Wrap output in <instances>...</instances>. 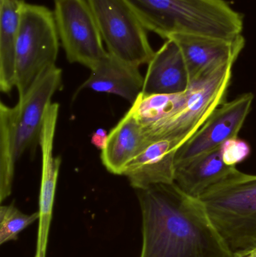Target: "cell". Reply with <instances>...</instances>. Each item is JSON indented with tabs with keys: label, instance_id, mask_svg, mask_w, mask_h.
<instances>
[{
	"label": "cell",
	"instance_id": "6da1fadb",
	"mask_svg": "<svg viewBox=\"0 0 256 257\" xmlns=\"http://www.w3.org/2000/svg\"><path fill=\"white\" fill-rule=\"evenodd\" d=\"M142 217L140 257H234L203 202L175 183L137 190Z\"/></svg>",
	"mask_w": 256,
	"mask_h": 257
},
{
	"label": "cell",
	"instance_id": "7a4b0ae2",
	"mask_svg": "<svg viewBox=\"0 0 256 257\" xmlns=\"http://www.w3.org/2000/svg\"><path fill=\"white\" fill-rule=\"evenodd\" d=\"M198 199L234 257L256 251V175L236 169Z\"/></svg>",
	"mask_w": 256,
	"mask_h": 257
},
{
	"label": "cell",
	"instance_id": "3957f363",
	"mask_svg": "<svg viewBox=\"0 0 256 257\" xmlns=\"http://www.w3.org/2000/svg\"><path fill=\"white\" fill-rule=\"evenodd\" d=\"M148 31L164 39L179 35L222 38L233 21L224 0H123Z\"/></svg>",
	"mask_w": 256,
	"mask_h": 257
},
{
	"label": "cell",
	"instance_id": "277c9868",
	"mask_svg": "<svg viewBox=\"0 0 256 257\" xmlns=\"http://www.w3.org/2000/svg\"><path fill=\"white\" fill-rule=\"evenodd\" d=\"M60 38L54 12L40 5L24 3L16 45L15 87L24 96L42 74L56 66Z\"/></svg>",
	"mask_w": 256,
	"mask_h": 257
},
{
	"label": "cell",
	"instance_id": "5b68a950",
	"mask_svg": "<svg viewBox=\"0 0 256 257\" xmlns=\"http://www.w3.org/2000/svg\"><path fill=\"white\" fill-rule=\"evenodd\" d=\"M110 55L139 67L155 52L139 18L123 0H87Z\"/></svg>",
	"mask_w": 256,
	"mask_h": 257
},
{
	"label": "cell",
	"instance_id": "8992f818",
	"mask_svg": "<svg viewBox=\"0 0 256 257\" xmlns=\"http://www.w3.org/2000/svg\"><path fill=\"white\" fill-rule=\"evenodd\" d=\"M60 43L71 63L92 70L108 54L87 0H54Z\"/></svg>",
	"mask_w": 256,
	"mask_h": 257
},
{
	"label": "cell",
	"instance_id": "52a82bcc",
	"mask_svg": "<svg viewBox=\"0 0 256 257\" xmlns=\"http://www.w3.org/2000/svg\"><path fill=\"white\" fill-rule=\"evenodd\" d=\"M253 99L252 93H246L216 108L201 127L177 151L176 167L216 149L228 139L237 137Z\"/></svg>",
	"mask_w": 256,
	"mask_h": 257
},
{
	"label": "cell",
	"instance_id": "ba28073f",
	"mask_svg": "<svg viewBox=\"0 0 256 257\" xmlns=\"http://www.w3.org/2000/svg\"><path fill=\"white\" fill-rule=\"evenodd\" d=\"M61 83L62 70L54 66L38 78L19 98L18 104L12 107L18 160L36 139L39 140L45 112Z\"/></svg>",
	"mask_w": 256,
	"mask_h": 257
},
{
	"label": "cell",
	"instance_id": "9c48e42d",
	"mask_svg": "<svg viewBox=\"0 0 256 257\" xmlns=\"http://www.w3.org/2000/svg\"><path fill=\"white\" fill-rule=\"evenodd\" d=\"M141 94H176L186 91L191 80L184 57L174 39H167L149 62Z\"/></svg>",
	"mask_w": 256,
	"mask_h": 257
},
{
	"label": "cell",
	"instance_id": "30bf717a",
	"mask_svg": "<svg viewBox=\"0 0 256 257\" xmlns=\"http://www.w3.org/2000/svg\"><path fill=\"white\" fill-rule=\"evenodd\" d=\"M171 39L181 50L191 81L212 66L235 62L245 45L242 34L231 39L198 35H179Z\"/></svg>",
	"mask_w": 256,
	"mask_h": 257
},
{
	"label": "cell",
	"instance_id": "8fae6325",
	"mask_svg": "<svg viewBox=\"0 0 256 257\" xmlns=\"http://www.w3.org/2000/svg\"><path fill=\"white\" fill-rule=\"evenodd\" d=\"M177 145L169 140L150 142L126 166L123 175L135 190L174 182Z\"/></svg>",
	"mask_w": 256,
	"mask_h": 257
},
{
	"label": "cell",
	"instance_id": "7c38bea8",
	"mask_svg": "<svg viewBox=\"0 0 256 257\" xmlns=\"http://www.w3.org/2000/svg\"><path fill=\"white\" fill-rule=\"evenodd\" d=\"M144 78L139 67L124 63L109 54L91 70L80 90L117 95L132 104L142 93Z\"/></svg>",
	"mask_w": 256,
	"mask_h": 257
},
{
	"label": "cell",
	"instance_id": "4fadbf2b",
	"mask_svg": "<svg viewBox=\"0 0 256 257\" xmlns=\"http://www.w3.org/2000/svg\"><path fill=\"white\" fill-rule=\"evenodd\" d=\"M142 126L129 110L108 133L101 159L107 170L123 175L126 166L148 145Z\"/></svg>",
	"mask_w": 256,
	"mask_h": 257
},
{
	"label": "cell",
	"instance_id": "5bb4252c",
	"mask_svg": "<svg viewBox=\"0 0 256 257\" xmlns=\"http://www.w3.org/2000/svg\"><path fill=\"white\" fill-rule=\"evenodd\" d=\"M60 105L51 103L45 112L39 136L42 156V178L39 192V217L52 218L57 180L61 166V158L54 157V142Z\"/></svg>",
	"mask_w": 256,
	"mask_h": 257
},
{
	"label": "cell",
	"instance_id": "9a60e30c",
	"mask_svg": "<svg viewBox=\"0 0 256 257\" xmlns=\"http://www.w3.org/2000/svg\"><path fill=\"white\" fill-rule=\"evenodd\" d=\"M220 147L176 167L174 183L185 193L199 198L207 189L228 176L237 168L225 164Z\"/></svg>",
	"mask_w": 256,
	"mask_h": 257
},
{
	"label": "cell",
	"instance_id": "2e32d148",
	"mask_svg": "<svg viewBox=\"0 0 256 257\" xmlns=\"http://www.w3.org/2000/svg\"><path fill=\"white\" fill-rule=\"evenodd\" d=\"M24 0H0V89L9 93L15 87L17 39Z\"/></svg>",
	"mask_w": 256,
	"mask_h": 257
},
{
	"label": "cell",
	"instance_id": "e0dca14e",
	"mask_svg": "<svg viewBox=\"0 0 256 257\" xmlns=\"http://www.w3.org/2000/svg\"><path fill=\"white\" fill-rule=\"evenodd\" d=\"M12 107L0 103V202L12 194L18 162Z\"/></svg>",
	"mask_w": 256,
	"mask_h": 257
},
{
	"label": "cell",
	"instance_id": "ac0fdd59",
	"mask_svg": "<svg viewBox=\"0 0 256 257\" xmlns=\"http://www.w3.org/2000/svg\"><path fill=\"white\" fill-rule=\"evenodd\" d=\"M39 212L26 214L13 203L0 208V244L16 241L21 232L39 220Z\"/></svg>",
	"mask_w": 256,
	"mask_h": 257
},
{
	"label": "cell",
	"instance_id": "d6986e66",
	"mask_svg": "<svg viewBox=\"0 0 256 257\" xmlns=\"http://www.w3.org/2000/svg\"><path fill=\"white\" fill-rule=\"evenodd\" d=\"M220 148L224 162L231 167H236L238 163L247 159L251 153L249 144L238 136L228 139Z\"/></svg>",
	"mask_w": 256,
	"mask_h": 257
},
{
	"label": "cell",
	"instance_id": "ffe728a7",
	"mask_svg": "<svg viewBox=\"0 0 256 257\" xmlns=\"http://www.w3.org/2000/svg\"><path fill=\"white\" fill-rule=\"evenodd\" d=\"M108 134L106 130L104 128H98L92 136L91 142L96 148L103 150L106 145L107 139Z\"/></svg>",
	"mask_w": 256,
	"mask_h": 257
},
{
	"label": "cell",
	"instance_id": "44dd1931",
	"mask_svg": "<svg viewBox=\"0 0 256 257\" xmlns=\"http://www.w3.org/2000/svg\"><path fill=\"white\" fill-rule=\"evenodd\" d=\"M245 257H256V251L253 252V253H250V254L247 255V256Z\"/></svg>",
	"mask_w": 256,
	"mask_h": 257
}]
</instances>
